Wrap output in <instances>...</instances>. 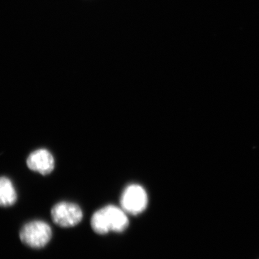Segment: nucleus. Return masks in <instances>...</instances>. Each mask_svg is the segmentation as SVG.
Instances as JSON below:
<instances>
[{
  "mask_svg": "<svg viewBox=\"0 0 259 259\" xmlns=\"http://www.w3.org/2000/svg\"><path fill=\"white\" fill-rule=\"evenodd\" d=\"M148 194L142 186L131 185L122 192L120 205L126 213L137 215L147 208Z\"/></svg>",
  "mask_w": 259,
  "mask_h": 259,
  "instance_id": "obj_3",
  "label": "nucleus"
},
{
  "mask_svg": "<svg viewBox=\"0 0 259 259\" xmlns=\"http://www.w3.org/2000/svg\"><path fill=\"white\" fill-rule=\"evenodd\" d=\"M18 194L8 177H0V207H10L16 202Z\"/></svg>",
  "mask_w": 259,
  "mask_h": 259,
  "instance_id": "obj_6",
  "label": "nucleus"
},
{
  "mask_svg": "<svg viewBox=\"0 0 259 259\" xmlns=\"http://www.w3.org/2000/svg\"><path fill=\"white\" fill-rule=\"evenodd\" d=\"M129 226L126 212L117 206H105L94 213L91 219L92 228L97 234L105 235L109 232L122 233Z\"/></svg>",
  "mask_w": 259,
  "mask_h": 259,
  "instance_id": "obj_1",
  "label": "nucleus"
},
{
  "mask_svg": "<svg viewBox=\"0 0 259 259\" xmlns=\"http://www.w3.org/2000/svg\"><path fill=\"white\" fill-rule=\"evenodd\" d=\"M27 166L32 171L40 175H49L55 168V160L50 151L40 148L29 155L27 158Z\"/></svg>",
  "mask_w": 259,
  "mask_h": 259,
  "instance_id": "obj_5",
  "label": "nucleus"
},
{
  "mask_svg": "<svg viewBox=\"0 0 259 259\" xmlns=\"http://www.w3.org/2000/svg\"><path fill=\"white\" fill-rule=\"evenodd\" d=\"M52 230L48 223L42 221H34L23 227L20 238L24 244L32 248H41L51 241Z\"/></svg>",
  "mask_w": 259,
  "mask_h": 259,
  "instance_id": "obj_2",
  "label": "nucleus"
},
{
  "mask_svg": "<svg viewBox=\"0 0 259 259\" xmlns=\"http://www.w3.org/2000/svg\"><path fill=\"white\" fill-rule=\"evenodd\" d=\"M51 218L57 226L62 228H71L81 222L83 212L81 207L76 204L61 202L53 207Z\"/></svg>",
  "mask_w": 259,
  "mask_h": 259,
  "instance_id": "obj_4",
  "label": "nucleus"
}]
</instances>
